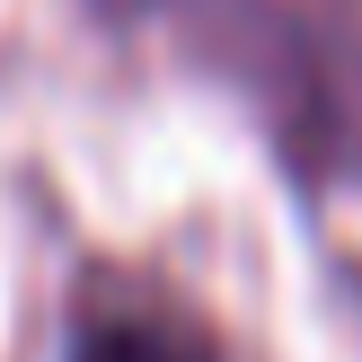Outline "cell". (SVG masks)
<instances>
[{"label":"cell","instance_id":"6da1fadb","mask_svg":"<svg viewBox=\"0 0 362 362\" xmlns=\"http://www.w3.org/2000/svg\"><path fill=\"white\" fill-rule=\"evenodd\" d=\"M71 362H212V345L186 327H159V318H106L71 345Z\"/></svg>","mask_w":362,"mask_h":362}]
</instances>
